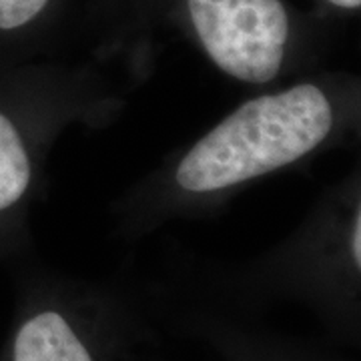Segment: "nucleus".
Returning a JSON list of instances; mask_svg holds the SVG:
<instances>
[{
  "label": "nucleus",
  "mask_w": 361,
  "mask_h": 361,
  "mask_svg": "<svg viewBox=\"0 0 361 361\" xmlns=\"http://www.w3.org/2000/svg\"><path fill=\"white\" fill-rule=\"evenodd\" d=\"M334 125V111L315 85L241 104L185 155L180 189L209 193L281 169L313 151Z\"/></svg>",
  "instance_id": "obj_1"
},
{
  "label": "nucleus",
  "mask_w": 361,
  "mask_h": 361,
  "mask_svg": "<svg viewBox=\"0 0 361 361\" xmlns=\"http://www.w3.org/2000/svg\"><path fill=\"white\" fill-rule=\"evenodd\" d=\"M195 30L213 63L245 82L281 68L289 20L279 0H189Z\"/></svg>",
  "instance_id": "obj_2"
},
{
  "label": "nucleus",
  "mask_w": 361,
  "mask_h": 361,
  "mask_svg": "<svg viewBox=\"0 0 361 361\" xmlns=\"http://www.w3.org/2000/svg\"><path fill=\"white\" fill-rule=\"evenodd\" d=\"M14 361H92L71 325L44 311L23 325L14 341Z\"/></svg>",
  "instance_id": "obj_3"
},
{
  "label": "nucleus",
  "mask_w": 361,
  "mask_h": 361,
  "mask_svg": "<svg viewBox=\"0 0 361 361\" xmlns=\"http://www.w3.org/2000/svg\"><path fill=\"white\" fill-rule=\"evenodd\" d=\"M30 183V161L14 125L0 115V211L14 205Z\"/></svg>",
  "instance_id": "obj_4"
},
{
  "label": "nucleus",
  "mask_w": 361,
  "mask_h": 361,
  "mask_svg": "<svg viewBox=\"0 0 361 361\" xmlns=\"http://www.w3.org/2000/svg\"><path fill=\"white\" fill-rule=\"evenodd\" d=\"M49 0H0V30L25 26L44 8Z\"/></svg>",
  "instance_id": "obj_5"
},
{
  "label": "nucleus",
  "mask_w": 361,
  "mask_h": 361,
  "mask_svg": "<svg viewBox=\"0 0 361 361\" xmlns=\"http://www.w3.org/2000/svg\"><path fill=\"white\" fill-rule=\"evenodd\" d=\"M351 253L355 263L361 265V215L355 217V225H353V237H351Z\"/></svg>",
  "instance_id": "obj_6"
},
{
  "label": "nucleus",
  "mask_w": 361,
  "mask_h": 361,
  "mask_svg": "<svg viewBox=\"0 0 361 361\" xmlns=\"http://www.w3.org/2000/svg\"><path fill=\"white\" fill-rule=\"evenodd\" d=\"M334 2L337 6H343V8H360L361 0H329Z\"/></svg>",
  "instance_id": "obj_7"
}]
</instances>
